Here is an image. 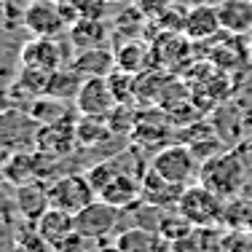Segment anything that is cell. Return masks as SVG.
<instances>
[{"label":"cell","instance_id":"6da1fadb","mask_svg":"<svg viewBox=\"0 0 252 252\" xmlns=\"http://www.w3.org/2000/svg\"><path fill=\"white\" fill-rule=\"evenodd\" d=\"M199 183L207 185L223 199H236L239 190L247 183V161H244L242 151H223L212 158L201 161L199 169Z\"/></svg>","mask_w":252,"mask_h":252},{"label":"cell","instance_id":"7a4b0ae2","mask_svg":"<svg viewBox=\"0 0 252 252\" xmlns=\"http://www.w3.org/2000/svg\"><path fill=\"white\" fill-rule=\"evenodd\" d=\"M177 209L190 220L196 228H215L218 223H223L225 215V199L218 196L215 190H209L207 185L201 183H190L188 188L183 190L177 201Z\"/></svg>","mask_w":252,"mask_h":252},{"label":"cell","instance_id":"3957f363","mask_svg":"<svg viewBox=\"0 0 252 252\" xmlns=\"http://www.w3.org/2000/svg\"><path fill=\"white\" fill-rule=\"evenodd\" d=\"M151 169H156L161 177L169 180V183L183 185L185 188V185L193 183V177H199L201 164L185 142H175V145L169 142V145H164L161 151L153 153Z\"/></svg>","mask_w":252,"mask_h":252},{"label":"cell","instance_id":"277c9868","mask_svg":"<svg viewBox=\"0 0 252 252\" xmlns=\"http://www.w3.org/2000/svg\"><path fill=\"white\" fill-rule=\"evenodd\" d=\"M25 30L32 38H59L70 30L62 0H30L25 8Z\"/></svg>","mask_w":252,"mask_h":252},{"label":"cell","instance_id":"5b68a950","mask_svg":"<svg viewBox=\"0 0 252 252\" xmlns=\"http://www.w3.org/2000/svg\"><path fill=\"white\" fill-rule=\"evenodd\" d=\"M49 199H51V207L64 209L70 215H78L94 199H99V196L86 175H59L49 185Z\"/></svg>","mask_w":252,"mask_h":252},{"label":"cell","instance_id":"8992f818","mask_svg":"<svg viewBox=\"0 0 252 252\" xmlns=\"http://www.w3.org/2000/svg\"><path fill=\"white\" fill-rule=\"evenodd\" d=\"M121 218H124V209L113 207V204L102 199H94L86 209H81L75 215V231L83 233L86 239H94V242H105L118 228Z\"/></svg>","mask_w":252,"mask_h":252},{"label":"cell","instance_id":"52a82bcc","mask_svg":"<svg viewBox=\"0 0 252 252\" xmlns=\"http://www.w3.org/2000/svg\"><path fill=\"white\" fill-rule=\"evenodd\" d=\"M75 113L86 118H107L118 107V99L113 94L107 78H83L81 92L75 97Z\"/></svg>","mask_w":252,"mask_h":252},{"label":"cell","instance_id":"ba28073f","mask_svg":"<svg viewBox=\"0 0 252 252\" xmlns=\"http://www.w3.org/2000/svg\"><path fill=\"white\" fill-rule=\"evenodd\" d=\"M49 161H54V158L46 153H40L38 148H35V151L11 153V156H5V161H3V180L11 183L14 188L35 183V180H40L43 175H49Z\"/></svg>","mask_w":252,"mask_h":252},{"label":"cell","instance_id":"9c48e42d","mask_svg":"<svg viewBox=\"0 0 252 252\" xmlns=\"http://www.w3.org/2000/svg\"><path fill=\"white\" fill-rule=\"evenodd\" d=\"M35 148L40 153L51 156V158L70 156L78 148L75 121L73 118H62V121H54V124H38L35 126Z\"/></svg>","mask_w":252,"mask_h":252},{"label":"cell","instance_id":"30bf717a","mask_svg":"<svg viewBox=\"0 0 252 252\" xmlns=\"http://www.w3.org/2000/svg\"><path fill=\"white\" fill-rule=\"evenodd\" d=\"M70 59L64 49L57 43V38H32L22 46L19 51V64L32 70H43V73H54V70L70 64Z\"/></svg>","mask_w":252,"mask_h":252},{"label":"cell","instance_id":"8fae6325","mask_svg":"<svg viewBox=\"0 0 252 252\" xmlns=\"http://www.w3.org/2000/svg\"><path fill=\"white\" fill-rule=\"evenodd\" d=\"M113 51H116V67H121L131 75H142V73H148V70L158 67V64H156L153 43H148V40H142V38L116 40Z\"/></svg>","mask_w":252,"mask_h":252},{"label":"cell","instance_id":"7c38bea8","mask_svg":"<svg viewBox=\"0 0 252 252\" xmlns=\"http://www.w3.org/2000/svg\"><path fill=\"white\" fill-rule=\"evenodd\" d=\"M185 35H188L193 43H201V40H212L215 35L223 32V25H220V14L218 5L209 3H199L190 5L188 14H185Z\"/></svg>","mask_w":252,"mask_h":252},{"label":"cell","instance_id":"4fadbf2b","mask_svg":"<svg viewBox=\"0 0 252 252\" xmlns=\"http://www.w3.org/2000/svg\"><path fill=\"white\" fill-rule=\"evenodd\" d=\"M188 188V185H185ZM183 185H175L169 183L166 177H161L156 169H148L145 175H142V201L153 204V207L158 209H177V201L180 196H183Z\"/></svg>","mask_w":252,"mask_h":252},{"label":"cell","instance_id":"5bb4252c","mask_svg":"<svg viewBox=\"0 0 252 252\" xmlns=\"http://www.w3.org/2000/svg\"><path fill=\"white\" fill-rule=\"evenodd\" d=\"M99 199L113 204V207H118V209L131 207V204H137L142 199V177L131 175V172H118V175L99 190Z\"/></svg>","mask_w":252,"mask_h":252},{"label":"cell","instance_id":"9a60e30c","mask_svg":"<svg viewBox=\"0 0 252 252\" xmlns=\"http://www.w3.org/2000/svg\"><path fill=\"white\" fill-rule=\"evenodd\" d=\"M118 252H169L172 244L153 228H124L113 239Z\"/></svg>","mask_w":252,"mask_h":252},{"label":"cell","instance_id":"2e32d148","mask_svg":"<svg viewBox=\"0 0 252 252\" xmlns=\"http://www.w3.org/2000/svg\"><path fill=\"white\" fill-rule=\"evenodd\" d=\"M35 228H38V233L51 244L54 250H59L64 239H70L75 233V215L51 207V209H46V212L35 220Z\"/></svg>","mask_w":252,"mask_h":252},{"label":"cell","instance_id":"e0dca14e","mask_svg":"<svg viewBox=\"0 0 252 252\" xmlns=\"http://www.w3.org/2000/svg\"><path fill=\"white\" fill-rule=\"evenodd\" d=\"M67 38L78 51L99 49V46H110L113 27L105 25V19H78L75 25L67 30Z\"/></svg>","mask_w":252,"mask_h":252},{"label":"cell","instance_id":"ac0fdd59","mask_svg":"<svg viewBox=\"0 0 252 252\" xmlns=\"http://www.w3.org/2000/svg\"><path fill=\"white\" fill-rule=\"evenodd\" d=\"M70 64L81 73L83 78H107L116 70V51L113 46H99V49H86L78 51Z\"/></svg>","mask_w":252,"mask_h":252},{"label":"cell","instance_id":"d6986e66","mask_svg":"<svg viewBox=\"0 0 252 252\" xmlns=\"http://www.w3.org/2000/svg\"><path fill=\"white\" fill-rule=\"evenodd\" d=\"M16 209H19L22 220L35 223L46 209H51V199H49V185H43L40 180L16 188Z\"/></svg>","mask_w":252,"mask_h":252},{"label":"cell","instance_id":"ffe728a7","mask_svg":"<svg viewBox=\"0 0 252 252\" xmlns=\"http://www.w3.org/2000/svg\"><path fill=\"white\" fill-rule=\"evenodd\" d=\"M223 32H231L236 38L252 35V0H223L218 5Z\"/></svg>","mask_w":252,"mask_h":252},{"label":"cell","instance_id":"44dd1931","mask_svg":"<svg viewBox=\"0 0 252 252\" xmlns=\"http://www.w3.org/2000/svg\"><path fill=\"white\" fill-rule=\"evenodd\" d=\"M81 83H83V75L78 73L73 64H64V67L54 70L49 75L46 94H49V97H57V99H64V102H75L78 92H81Z\"/></svg>","mask_w":252,"mask_h":252},{"label":"cell","instance_id":"7402d4cb","mask_svg":"<svg viewBox=\"0 0 252 252\" xmlns=\"http://www.w3.org/2000/svg\"><path fill=\"white\" fill-rule=\"evenodd\" d=\"M75 137H78V148H97L102 142H107V137H113V131L105 118L81 116L75 121Z\"/></svg>","mask_w":252,"mask_h":252},{"label":"cell","instance_id":"603a6c76","mask_svg":"<svg viewBox=\"0 0 252 252\" xmlns=\"http://www.w3.org/2000/svg\"><path fill=\"white\" fill-rule=\"evenodd\" d=\"M27 113H30V118H32L35 124H54V121L67 118V102L43 94V97H38V99L30 102Z\"/></svg>","mask_w":252,"mask_h":252},{"label":"cell","instance_id":"cb8c5ba5","mask_svg":"<svg viewBox=\"0 0 252 252\" xmlns=\"http://www.w3.org/2000/svg\"><path fill=\"white\" fill-rule=\"evenodd\" d=\"M223 223L228 228H239V231H247L252 233V199H228L225 201V215H223Z\"/></svg>","mask_w":252,"mask_h":252},{"label":"cell","instance_id":"d4e9b609","mask_svg":"<svg viewBox=\"0 0 252 252\" xmlns=\"http://www.w3.org/2000/svg\"><path fill=\"white\" fill-rule=\"evenodd\" d=\"M62 8L73 27L78 19H105L107 3L105 0H62Z\"/></svg>","mask_w":252,"mask_h":252},{"label":"cell","instance_id":"484cf974","mask_svg":"<svg viewBox=\"0 0 252 252\" xmlns=\"http://www.w3.org/2000/svg\"><path fill=\"white\" fill-rule=\"evenodd\" d=\"M196 231V225L190 223L188 218H185L180 209H175V212H164V218H161V223H158V233L166 239L169 244H175L180 242V239H185V236H190V233Z\"/></svg>","mask_w":252,"mask_h":252},{"label":"cell","instance_id":"4316f807","mask_svg":"<svg viewBox=\"0 0 252 252\" xmlns=\"http://www.w3.org/2000/svg\"><path fill=\"white\" fill-rule=\"evenodd\" d=\"M11 252H57V250H54L51 244L38 233L35 223H27L25 228H22V225L16 228L14 247H11Z\"/></svg>","mask_w":252,"mask_h":252},{"label":"cell","instance_id":"83f0119b","mask_svg":"<svg viewBox=\"0 0 252 252\" xmlns=\"http://www.w3.org/2000/svg\"><path fill=\"white\" fill-rule=\"evenodd\" d=\"M107 83H110L118 105H134V99H137V75L116 67L110 75H107Z\"/></svg>","mask_w":252,"mask_h":252},{"label":"cell","instance_id":"f1b7e54d","mask_svg":"<svg viewBox=\"0 0 252 252\" xmlns=\"http://www.w3.org/2000/svg\"><path fill=\"white\" fill-rule=\"evenodd\" d=\"M107 126H110L113 134H121V137H131L137 129V121H140V113H134L131 105H118L110 116L105 118Z\"/></svg>","mask_w":252,"mask_h":252},{"label":"cell","instance_id":"f546056e","mask_svg":"<svg viewBox=\"0 0 252 252\" xmlns=\"http://www.w3.org/2000/svg\"><path fill=\"white\" fill-rule=\"evenodd\" d=\"M239 151H242L244 161H247V164H252V137H247V140L242 142V148H239Z\"/></svg>","mask_w":252,"mask_h":252},{"label":"cell","instance_id":"4dcf8cb0","mask_svg":"<svg viewBox=\"0 0 252 252\" xmlns=\"http://www.w3.org/2000/svg\"><path fill=\"white\" fill-rule=\"evenodd\" d=\"M107 5H116V3H126V0H105Z\"/></svg>","mask_w":252,"mask_h":252},{"label":"cell","instance_id":"1f68e13d","mask_svg":"<svg viewBox=\"0 0 252 252\" xmlns=\"http://www.w3.org/2000/svg\"><path fill=\"white\" fill-rule=\"evenodd\" d=\"M199 3H207V0H190V5H199Z\"/></svg>","mask_w":252,"mask_h":252},{"label":"cell","instance_id":"d6a6232c","mask_svg":"<svg viewBox=\"0 0 252 252\" xmlns=\"http://www.w3.org/2000/svg\"><path fill=\"white\" fill-rule=\"evenodd\" d=\"M247 49H250V59H252V38H250V43H247Z\"/></svg>","mask_w":252,"mask_h":252},{"label":"cell","instance_id":"836d02e7","mask_svg":"<svg viewBox=\"0 0 252 252\" xmlns=\"http://www.w3.org/2000/svg\"><path fill=\"white\" fill-rule=\"evenodd\" d=\"M57 252H62V250H57Z\"/></svg>","mask_w":252,"mask_h":252}]
</instances>
